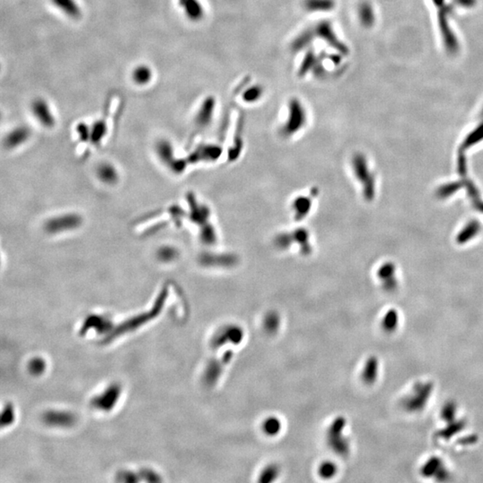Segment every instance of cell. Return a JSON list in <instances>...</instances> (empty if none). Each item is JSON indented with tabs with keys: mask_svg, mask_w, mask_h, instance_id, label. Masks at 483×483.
Wrapping results in <instances>:
<instances>
[{
	"mask_svg": "<svg viewBox=\"0 0 483 483\" xmlns=\"http://www.w3.org/2000/svg\"><path fill=\"white\" fill-rule=\"evenodd\" d=\"M346 419L344 416H337L330 422L326 431V442L329 448L337 456L345 458L349 455L350 441L345 435Z\"/></svg>",
	"mask_w": 483,
	"mask_h": 483,
	"instance_id": "cell-1",
	"label": "cell"
},
{
	"mask_svg": "<svg viewBox=\"0 0 483 483\" xmlns=\"http://www.w3.org/2000/svg\"><path fill=\"white\" fill-rule=\"evenodd\" d=\"M245 338V331L238 324L229 323L223 325L212 336L211 349L218 351L226 346H237L241 344Z\"/></svg>",
	"mask_w": 483,
	"mask_h": 483,
	"instance_id": "cell-2",
	"label": "cell"
},
{
	"mask_svg": "<svg viewBox=\"0 0 483 483\" xmlns=\"http://www.w3.org/2000/svg\"><path fill=\"white\" fill-rule=\"evenodd\" d=\"M235 357V352L231 348L226 349L219 356L211 359L206 366L203 373V381L208 386H214L220 381L227 366Z\"/></svg>",
	"mask_w": 483,
	"mask_h": 483,
	"instance_id": "cell-3",
	"label": "cell"
},
{
	"mask_svg": "<svg viewBox=\"0 0 483 483\" xmlns=\"http://www.w3.org/2000/svg\"><path fill=\"white\" fill-rule=\"evenodd\" d=\"M292 243L298 244L303 254L307 255L312 251L309 232L303 228H299L293 234H280L275 238V244L280 250H287Z\"/></svg>",
	"mask_w": 483,
	"mask_h": 483,
	"instance_id": "cell-4",
	"label": "cell"
},
{
	"mask_svg": "<svg viewBox=\"0 0 483 483\" xmlns=\"http://www.w3.org/2000/svg\"><path fill=\"white\" fill-rule=\"evenodd\" d=\"M306 117L303 107L298 102L291 103L290 114L288 122L283 126L282 134L285 136H292L303 128L305 124Z\"/></svg>",
	"mask_w": 483,
	"mask_h": 483,
	"instance_id": "cell-5",
	"label": "cell"
},
{
	"mask_svg": "<svg viewBox=\"0 0 483 483\" xmlns=\"http://www.w3.org/2000/svg\"><path fill=\"white\" fill-rule=\"evenodd\" d=\"M31 110L34 117L44 126L51 127L55 124V119L45 99L39 98L33 100L31 105Z\"/></svg>",
	"mask_w": 483,
	"mask_h": 483,
	"instance_id": "cell-6",
	"label": "cell"
},
{
	"mask_svg": "<svg viewBox=\"0 0 483 483\" xmlns=\"http://www.w3.org/2000/svg\"><path fill=\"white\" fill-rule=\"evenodd\" d=\"M53 5L61 11L63 14L72 18L79 19L82 16L81 7L75 0H51Z\"/></svg>",
	"mask_w": 483,
	"mask_h": 483,
	"instance_id": "cell-7",
	"label": "cell"
},
{
	"mask_svg": "<svg viewBox=\"0 0 483 483\" xmlns=\"http://www.w3.org/2000/svg\"><path fill=\"white\" fill-rule=\"evenodd\" d=\"M312 201L307 196H299L294 199L292 204V210L294 213V219L300 221L309 215L312 209Z\"/></svg>",
	"mask_w": 483,
	"mask_h": 483,
	"instance_id": "cell-8",
	"label": "cell"
},
{
	"mask_svg": "<svg viewBox=\"0 0 483 483\" xmlns=\"http://www.w3.org/2000/svg\"><path fill=\"white\" fill-rule=\"evenodd\" d=\"M281 322H282V319H281L280 314L276 311H271V312H268L264 316V319L262 321V326H263L264 331L267 334L273 336V335L277 334L279 331L280 327H281Z\"/></svg>",
	"mask_w": 483,
	"mask_h": 483,
	"instance_id": "cell-9",
	"label": "cell"
},
{
	"mask_svg": "<svg viewBox=\"0 0 483 483\" xmlns=\"http://www.w3.org/2000/svg\"><path fill=\"white\" fill-rule=\"evenodd\" d=\"M282 429V421L275 415L265 418L262 423V432L267 437H277L280 434Z\"/></svg>",
	"mask_w": 483,
	"mask_h": 483,
	"instance_id": "cell-10",
	"label": "cell"
},
{
	"mask_svg": "<svg viewBox=\"0 0 483 483\" xmlns=\"http://www.w3.org/2000/svg\"><path fill=\"white\" fill-rule=\"evenodd\" d=\"M132 79L137 85H146L152 79V70L146 65H139L133 70Z\"/></svg>",
	"mask_w": 483,
	"mask_h": 483,
	"instance_id": "cell-11",
	"label": "cell"
},
{
	"mask_svg": "<svg viewBox=\"0 0 483 483\" xmlns=\"http://www.w3.org/2000/svg\"><path fill=\"white\" fill-rule=\"evenodd\" d=\"M281 473V468L278 463H268L263 468L259 474L258 482L261 483H269L278 480Z\"/></svg>",
	"mask_w": 483,
	"mask_h": 483,
	"instance_id": "cell-12",
	"label": "cell"
},
{
	"mask_svg": "<svg viewBox=\"0 0 483 483\" xmlns=\"http://www.w3.org/2000/svg\"><path fill=\"white\" fill-rule=\"evenodd\" d=\"M185 10V16L191 21H199L203 15V9L198 0H187L182 6Z\"/></svg>",
	"mask_w": 483,
	"mask_h": 483,
	"instance_id": "cell-13",
	"label": "cell"
},
{
	"mask_svg": "<svg viewBox=\"0 0 483 483\" xmlns=\"http://www.w3.org/2000/svg\"><path fill=\"white\" fill-rule=\"evenodd\" d=\"M338 473V466L333 461H323L318 467L319 477L323 480H331Z\"/></svg>",
	"mask_w": 483,
	"mask_h": 483,
	"instance_id": "cell-14",
	"label": "cell"
},
{
	"mask_svg": "<svg viewBox=\"0 0 483 483\" xmlns=\"http://www.w3.org/2000/svg\"><path fill=\"white\" fill-rule=\"evenodd\" d=\"M377 368H378V365H377V361H376L375 358L371 357L367 361L364 368H363L362 375V380L364 382L371 383V382L375 381L376 377H377Z\"/></svg>",
	"mask_w": 483,
	"mask_h": 483,
	"instance_id": "cell-15",
	"label": "cell"
},
{
	"mask_svg": "<svg viewBox=\"0 0 483 483\" xmlns=\"http://www.w3.org/2000/svg\"><path fill=\"white\" fill-rule=\"evenodd\" d=\"M212 106H213V102H212L211 98H208L205 102L202 104V107H201L199 114L197 116V122L201 125H204L210 121Z\"/></svg>",
	"mask_w": 483,
	"mask_h": 483,
	"instance_id": "cell-16",
	"label": "cell"
},
{
	"mask_svg": "<svg viewBox=\"0 0 483 483\" xmlns=\"http://www.w3.org/2000/svg\"><path fill=\"white\" fill-rule=\"evenodd\" d=\"M28 136V130L25 127H19L14 130L8 136V143L11 144H20Z\"/></svg>",
	"mask_w": 483,
	"mask_h": 483,
	"instance_id": "cell-17",
	"label": "cell"
},
{
	"mask_svg": "<svg viewBox=\"0 0 483 483\" xmlns=\"http://www.w3.org/2000/svg\"><path fill=\"white\" fill-rule=\"evenodd\" d=\"M186 1H187V0H178V5H180L181 7H182L183 5H185V3Z\"/></svg>",
	"mask_w": 483,
	"mask_h": 483,
	"instance_id": "cell-18",
	"label": "cell"
}]
</instances>
